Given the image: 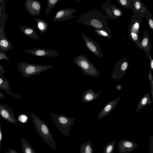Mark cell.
Instances as JSON below:
<instances>
[{"instance_id":"6da1fadb","label":"cell","mask_w":153,"mask_h":153,"mask_svg":"<svg viewBox=\"0 0 153 153\" xmlns=\"http://www.w3.org/2000/svg\"><path fill=\"white\" fill-rule=\"evenodd\" d=\"M78 23L92 27L95 29L102 30L111 33L106 16L96 10L81 14L77 16Z\"/></svg>"},{"instance_id":"836d02e7","label":"cell","mask_w":153,"mask_h":153,"mask_svg":"<svg viewBox=\"0 0 153 153\" xmlns=\"http://www.w3.org/2000/svg\"><path fill=\"white\" fill-rule=\"evenodd\" d=\"M3 137L2 133V127L1 123H0V153L1 149V142Z\"/></svg>"},{"instance_id":"1f68e13d","label":"cell","mask_w":153,"mask_h":153,"mask_svg":"<svg viewBox=\"0 0 153 153\" xmlns=\"http://www.w3.org/2000/svg\"><path fill=\"white\" fill-rule=\"evenodd\" d=\"M150 148L149 150V153H153V137L152 136H150Z\"/></svg>"},{"instance_id":"30bf717a","label":"cell","mask_w":153,"mask_h":153,"mask_svg":"<svg viewBox=\"0 0 153 153\" xmlns=\"http://www.w3.org/2000/svg\"><path fill=\"white\" fill-rule=\"evenodd\" d=\"M0 116L11 124L17 123L13 109L6 104L0 103Z\"/></svg>"},{"instance_id":"3957f363","label":"cell","mask_w":153,"mask_h":153,"mask_svg":"<svg viewBox=\"0 0 153 153\" xmlns=\"http://www.w3.org/2000/svg\"><path fill=\"white\" fill-rule=\"evenodd\" d=\"M52 120L56 127L65 136H69V131L75 124L74 117L70 118L64 114L59 115L52 112L49 113Z\"/></svg>"},{"instance_id":"f1b7e54d","label":"cell","mask_w":153,"mask_h":153,"mask_svg":"<svg viewBox=\"0 0 153 153\" xmlns=\"http://www.w3.org/2000/svg\"><path fill=\"white\" fill-rule=\"evenodd\" d=\"M148 76V79L150 82L152 97L153 100V76L152 74V70L150 68H149V71Z\"/></svg>"},{"instance_id":"2e32d148","label":"cell","mask_w":153,"mask_h":153,"mask_svg":"<svg viewBox=\"0 0 153 153\" xmlns=\"http://www.w3.org/2000/svg\"><path fill=\"white\" fill-rule=\"evenodd\" d=\"M10 85L9 82L3 75H0V89L11 96L21 99L22 97L20 95L14 93L11 91Z\"/></svg>"},{"instance_id":"d6986e66","label":"cell","mask_w":153,"mask_h":153,"mask_svg":"<svg viewBox=\"0 0 153 153\" xmlns=\"http://www.w3.org/2000/svg\"><path fill=\"white\" fill-rule=\"evenodd\" d=\"M152 102L149 93V92L145 94L139 101L136 108L135 112L137 113L146 105H150Z\"/></svg>"},{"instance_id":"4fadbf2b","label":"cell","mask_w":153,"mask_h":153,"mask_svg":"<svg viewBox=\"0 0 153 153\" xmlns=\"http://www.w3.org/2000/svg\"><path fill=\"white\" fill-rule=\"evenodd\" d=\"M26 10L33 16H39L41 10V4L40 2L35 0H27L25 3Z\"/></svg>"},{"instance_id":"9a60e30c","label":"cell","mask_w":153,"mask_h":153,"mask_svg":"<svg viewBox=\"0 0 153 153\" xmlns=\"http://www.w3.org/2000/svg\"><path fill=\"white\" fill-rule=\"evenodd\" d=\"M120 98V97H119L116 99L109 102L98 114V120L102 119L109 114L117 104Z\"/></svg>"},{"instance_id":"ffe728a7","label":"cell","mask_w":153,"mask_h":153,"mask_svg":"<svg viewBox=\"0 0 153 153\" xmlns=\"http://www.w3.org/2000/svg\"><path fill=\"white\" fill-rule=\"evenodd\" d=\"M21 139L23 153H37L24 137H21Z\"/></svg>"},{"instance_id":"5b68a950","label":"cell","mask_w":153,"mask_h":153,"mask_svg":"<svg viewBox=\"0 0 153 153\" xmlns=\"http://www.w3.org/2000/svg\"><path fill=\"white\" fill-rule=\"evenodd\" d=\"M143 17L139 15H133L130 19L128 25L129 38L138 48L141 41L140 39V26Z\"/></svg>"},{"instance_id":"d590c367","label":"cell","mask_w":153,"mask_h":153,"mask_svg":"<svg viewBox=\"0 0 153 153\" xmlns=\"http://www.w3.org/2000/svg\"><path fill=\"white\" fill-rule=\"evenodd\" d=\"M0 98L1 99H5V97L3 94L0 91Z\"/></svg>"},{"instance_id":"5bb4252c","label":"cell","mask_w":153,"mask_h":153,"mask_svg":"<svg viewBox=\"0 0 153 153\" xmlns=\"http://www.w3.org/2000/svg\"><path fill=\"white\" fill-rule=\"evenodd\" d=\"M131 9L134 15L140 16L144 17H145L149 11L140 0H133Z\"/></svg>"},{"instance_id":"9c48e42d","label":"cell","mask_w":153,"mask_h":153,"mask_svg":"<svg viewBox=\"0 0 153 153\" xmlns=\"http://www.w3.org/2000/svg\"><path fill=\"white\" fill-rule=\"evenodd\" d=\"M76 11L75 9L66 7L59 11L53 18L52 21L63 22L74 18L73 14Z\"/></svg>"},{"instance_id":"cb8c5ba5","label":"cell","mask_w":153,"mask_h":153,"mask_svg":"<svg viewBox=\"0 0 153 153\" xmlns=\"http://www.w3.org/2000/svg\"><path fill=\"white\" fill-rule=\"evenodd\" d=\"M23 31L26 35L32 39H40L37 33L32 28L26 27L24 28Z\"/></svg>"},{"instance_id":"7c38bea8","label":"cell","mask_w":153,"mask_h":153,"mask_svg":"<svg viewBox=\"0 0 153 153\" xmlns=\"http://www.w3.org/2000/svg\"><path fill=\"white\" fill-rule=\"evenodd\" d=\"M28 53L33 55L38 56H48L54 57L59 55V52L56 51L48 49L35 48L28 51Z\"/></svg>"},{"instance_id":"8fae6325","label":"cell","mask_w":153,"mask_h":153,"mask_svg":"<svg viewBox=\"0 0 153 153\" xmlns=\"http://www.w3.org/2000/svg\"><path fill=\"white\" fill-rule=\"evenodd\" d=\"M138 147L136 143L127 140H121L118 143V150L120 153H129Z\"/></svg>"},{"instance_id":"4316f807","label":"cell","mask_w":153,"mask_h":153,"mask_svg":"<svg viewBox=\"0 0 153 153\" xmlns=\"http://www.w3.org/2000/svg\"><path fill=\"white\" fill-rule=\"evenodd\" d=\"M118 4L122 7L128 9H131L133 0H117Z\"/></svg>"},{"instance_id":"4dcf8cb0","label":"cell","mask_w":153,"mask_h":153,"mask_svg":"<svg viewBox=\"0 0 153 153\" xmlns=\"http://www.w3.org/2000/svg\"><path fill=\"white\" fill-rule=\"evenodd\" d=\"M144 52L146 54V56L149 59L150 61V68L153 71V59L150 55V53L146 52Z\"/></svg>"},{"instance_id":"44dd1931","label":"cell","mask_w":153,"mask_h":153,"mask_svg":"<svg viewBox=\"0 0 153 153\" xmlns=\"http://www.w3.org/2000/svg\"><path fill=\"white\" fill-rule=\"evenodd\" d=\"M80 153H94L93 149L90 139L82 144L79 149Z\"/></svg>"},{"instance_id":"277c9868","label":"cell","mask_w":153,"mask_h":153,"mask_svg":"<svg viewBox=\"0 0 153 153\" xmlns=\"http://www.w3.org/2000/svg\"><path fill=\"white\" fill-rule=\"evenodd\" d=\"M73 62L80 68L84 76L93 78L100 75L99 71L85 55H80L76 56Z\"/></svg>"},{"instance_id":"7402d4cb","label":"cell","mask_w":153,"mask_h":153,"mask_svg":"<svg viewBox=\"0 0 153 153\" xmlns=\"http://www.w3.org/2000/svg\"><path fill=\"white\" fill-rule=\"evenodd\" d=\"M109 7L114 17L115 20L117 19L118 17H122L123 14V11L116 6L112 4L109 5Z\"/></svg>"},{"instance_id":"52a82bcc","label":"cell","mask_w":153,"mask_h":153,"mask_svg":"<svg viewBox=\"0 0 153 153\" xmlns=\"http://www.w3.org/2000/svg\"><path fill=\"white\" fill-rule=\"evenodd\" d=\"M129 66V60L126 57L119 60L115 63L111 72V78L115 81L121 79L125 75Z\"/></svg>"},{"instance_id":"d6a6232c","label":"cell","mask_w":153,"mask_h":153,"mask_svg":"<svg viewBox=\"0 0 153 153\" xmlns=\"http://www.w3.org/2000/svg\"><path fill=\"white\" fill-rule=\"evenodd\" d=\"M8 45V44L7 41L5 39L1 40L0 42V46L3 48H7Z\"/></svg>"},{"instance_id":"ac0fdd59","label":"cell","mask_w":153,"mask_h":153,"mask_svg":"<svg viewBox=\"0 0 153 153\" xmlns=\"http://www.w3.org/2000/svg\"><path fill=\"white\" fill-rule=\"evenodd\" d=\"M102 92L95 93L93 90L88 89L82 93L81 96L82 101L85 103L92 102L97 98Z\"/></svg>"},{"instance_id":"603a6c76","label":"cell","mask_w":153,"mask_h":153,"mask_svg":"<svg viewBox=\"0 0 153 153\" xmlns=\"http://www.w3.org/2000/svg\"><path fill=\"white\" fill-rule=\"evenodd\" d=\"M33 19L36 21L37 23V27L40 33L43 34L47 30L48 26L46 22L44 20L38 18H33Z\"/></svg>"},{"instance_id":"83f0119b","label":"cell","mask_w":153,"mask_h":153,"mask_svg":"<svg viewBox=\"0 0 153 153\" xmlns=\"http://www.w3.org/2000/svg\"><path fill=\"white\" fill-rule=\"evenodd\" d=\"M94 31L99 35L108 39L111 38L112 35L111 33H110L105 30L94 29Z\"/></svg>"},{"instance_id":"f546056e","label":"cell","mask_w":153,"mask_h":153,"mask_svg":"<svg viewBox=\"0 0 153 153\" xmlns=\"http://www.w3.org/2000/svg\"><path fill=\"white\" fill-rule=\"evenodd\" d=\"M145 18L147 21L148 24L149 28L153 31V18L150 11L147 13Z\"/></svg>"},{"instance_id":"e575fe53","label":"cell","mask_w":153,"mask_h":153,"mask_svg":"<svg viewBox=\"0 0 153 153\" xmlns=\"http://www.w3.org/2000/svg\"><path fill=\"white\" fill-rule=\"evenodd\" d=\"M4 153H19L17 152L15 149H13L11 148L10 147L7 152H5Z\"/></svg>"},{"instance_id":"d4e9b609","label":"cell","mask_w":153,"mask_h":153,"mask_svg":"<svg viewBox=\"0 0 153 153\" xmlns=\"http://www.w3.org/2000/svg\"><path fill=\"white\" fill-rule=\"evenodd\" d=\"M116 139L106 144L103 149V153H114Z\"/></svg>"},{"instance_id":"8992f818","label":"cell","mask_w":153,"mask_h":153,"mask_svg":"<svg viewBox=\"0 0 153 153\" xmlns=\"http://www.w3.org/2000/svg\"><path fill=\"white\" fill-rule=\"evenodd\" d=\"M53 68V67L51 65L23 63L21 65L19 69L20 73L22 76L30 78L31 76L38 75Z\"/></svg>"},{"instance_id":"ba28073f","label":"cell","mask_w":153,"mask_h":153,"mask_svg":"<svg viewBox=\"0 0 153 153\" xmlns=\"http://www.w3.org/2000/svg\"><path fill=\"white\" fill-rule=\"evenodd\" d=\"M81 34L86 46L95 56L102 58L104 57L100 46L94 41L84 33Z\"/></svg>"},{"instance_id":"e0dca14e","label":"cell","mask_w":153,"mask_h":153,"mask_svg":"<svg viewBox=\"0 0 153 153\" xmlns=\"http://www.w3.org/2000/svg\"><path fill=\"white\" fill-rule=\"evenodd\" d=\"M139 48L143 49L144 51L150 52L152 49V44L150 38L148 31L144 30L142 39L140 41Z\"/></svg>"},{"instance_id":"8d00e7d4","label":"cell","mask_w":153,"mask_h":153,"mask_svg":"<svg viewBox=\"0 0 153 153\" xmlns=\"http://www.w3.org/2000/svg\"><path fill=\"white\" fill-rule=\"evenodd\" d=\"M122 88L121 85H119L116 86V88L117 90H120Z\"/></svg>"},{"instance_id":"74e56055","label":"cell","mask_w":153,"mask_h":153,"mask_svg":"<svg viewBox=\"0 0 153 153\" xmlns=\"http://www.w3.org/2000/svg\"></svg>"},{"instance_id":"484cf974","label":"cell","mask_w":153,"mask_h":153,"mask_svg":"<svg viewBox=\"0 0 153 153\" xmlns=\"http://www.w3.org/2000/svg\"><path fill=\"white\" fill-rule=\"evenodd\" d=\"M63 1V0H47V4L45 10L46 14H48L51 10L56 5L58 2Z\"/></svg>"},{"instance_id":"7a4b0ae2","label":"cell","mask_w":153,"mask_h":153,"mask_svg":"<svg viewBox=\"0 0 153 153\" xmlns=\"http://www.w3.org/2000/svg\"><path fill=\"white\" fill-rule=\"evenodd\" d=\"M34 128L43 141L53 149L56 150V145L45 123L33 113L30 114Z\"/></svg>"}]
</instances>
